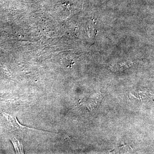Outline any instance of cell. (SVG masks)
Returning a JSON list of instances; mask_svg holds the SVG:
<instances>
[{"instance_id": "6da1fadb", "label": "cell", "mask_w": 154, "mask_h": 154, "mask_svg": "<svg viewBox=\"0 0 154 154\" xmlns=\"http://www.w3.org/2000/svg\"><path fill=\"white\" fill-rule=\"evenodd\" d=\"M8 119L10 121L11 126L12 127V129L14 130V131L18 130L22 131L25 130V128H27L25 127L22 126L19 124V122L17 121L16 116L13 117L10 116H8Z\"/></svg>"}, {"instance_id": "7a4b0ae2", "label": "cell", "mask_w": 154, "mask_h": 154, "mask_svg": "<svg viewBox=\"0 0 154 154\" xmlns=\"http://www.w3.org/2000/svg\"><path fill=\"white\" fill-rule=\"evenodd\" d=\"M12 143L14 145L16 152L17 154H24L23 145L22 143L20 142L19 140L15 137L11 139Z\"/></svg>"}]
</instances>
